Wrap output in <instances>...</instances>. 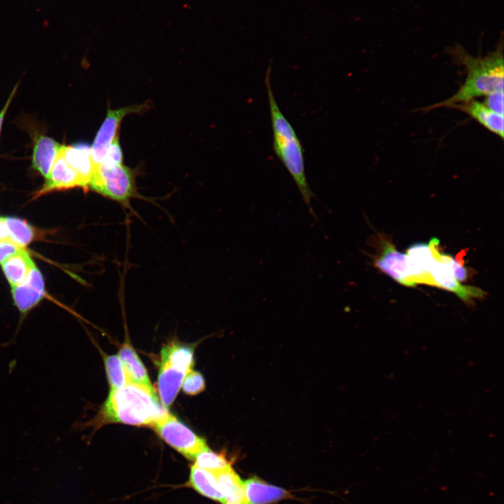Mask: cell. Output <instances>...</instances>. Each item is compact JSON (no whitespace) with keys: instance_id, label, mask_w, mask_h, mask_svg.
I'll list each match as a JSON object with an SVG mask.
<instances>
[{"instance_id":"1","label":"cell","mask_w":504,"mask_h":504,"mask_svg":"<svg viewBox=\"0 0 504 504\" xmlns=\"http://www.w3.org/2000/svg\"><path fill=\"white\" fill-rule=\"evenodd\" d=\"M169 414L154 388L129 382L120 388L111 390L99 414L85 426L95 427L102 422H115L153 426Z\"/></svg>"},{"instance_id":"2","label":"cell","mask_w":504,"mask_h":504,"mask_svg":"<svg viewBox=\"0 0 504 504\" xmlns=\"http://www.w3.org/2000/svg\"><path fill=\"white\" fill-rule=\"evenodd\" d=\"M454 62L465 67L467 76L458 91L447 99L424 107L428 111L433 108L447 107L466 102L480 96L503 90L504 65L503 43L494 52L484 57H474L461 46H456L449 50Z\"/></svg>"},{"instance_id":"3","label":"cell","mask_w":504,"mask_h":504,"mask_svg":"<svg viewBox=\"0 0 504 504\" xmlns=\"http://www.w3.org/2000/svg\"><path fill=\"white\" fill-rule=\"evenodd\" d=\"M265 83L273 132L274 152L292 176L303 202L308 206L309 212L316 218L311 204L312 198L316 196L307 182L303 147L294 128L276 102L271 86L270 66L265 74Z\"/></svg>"},{"instance_id":"4","label":"cell","mask_w":504,"mask_h":504,"mask_svg":"<svg viewBox=\"0 0 504 504\" xmlns=\"http://www.w3.org/2000/svg\"><path fill=\"white\" fill-rule=\"evenodd\" d=\"M158 391L161 402L169 406L175 400L187 373L192 369L194 351L190 346L172 343L160 353Z\"/></svg>"},{"instance_id":"5","label":"cell","mask_w":504,"mask_h":504,"mask_svg":"<svg viewBox=\"0 0 504 504\" xmlns=\"http://www.w3.org/2000/svg\"><path fill=\"white\" fill-rule=\"evenodd\" d=\"M135 170L122 164L101 162L94 167L90 189L118 202L127 203L136 194Z\"/></svg>"},{"instance_id":"6","label":"cell","mask_w":504,"mask_h":504,"mask_svg":"<svg viewBox=\"0 0 504 504\" xmlns=\"http://www.w3.org/2000/svg\"><path fill=\"white\" fill-rule=\"evenodd\" d=\"M152 427L163 440L189 459L194 460L197 454L209 448L204 439L170 413Z\"/></svg>"},{"instance_id":"7","label":"cell","mask_w":504,"mask_h":504,"mask_svg":"<svg viewBox=\"0 0 504 504\" xmlns=\"http://www.w3.org/2000/svg\"><path fill=\"white\" fill-rule=\"evenodd\" d=\"M149 106L147 103H144L118 109L108 108L106 118L97 133L90 148L94 167L101 163L109 146L115 138L118 136V129L123 118L130 113L144 112Z\"/></svg>"},{"instance_id":"8","label":"cell","mask_w":504,"mask_h":504,"mask_svg":"<svg viewBox=\"0 0 504 504\" xmlns=\"http://www.w3.org/2000/svg\"><path fill=\"white\" fill-rule=\"evenodd\" d=\"M432 254L433 258L428 272L435 286L454 293L459 298L468 303L472 302V298H482L486 295L484 291L477 287L462 285L455 278L450 267L440 260L433 251Z\"/></svg>"},{"instance_id":"9","label":"cell","mask_w":504,"mask_h":504,"mask_svg":"<svg viewBox=\"0 0 504 504\" xmlns=\"http://www.w3.org/2000/svg\"><path fill=\"white\" fill-rule=\"evenodd\" d=\"M45 293L43 278L36 265L22 284L12 287L14 302L22 316L36 306L44 298Z\"/></svg>"},{"instance_id":"10","label":"cell","mask_w":504,"mask_h":504,"mask_svg":"<svg viewBox=\"0 0 504 504\" xmlns=\"http://www.w3.org/2000/svg\"><path fill=\"white\" fill-rule=\"evenodd\" d=\"M76 187L88 189L83 178L66 161L60 149L46 183L36 192L35 197H37L54 190H66Z\"/></svg>"},{"instance_id":"11","label":"cell","mask_w":504,"mask_h":504,"mask_svg":"<svg viewBox=\"0 0 504 504\" xmlns=\"http://www.w3.org/2000/svg\"><path fill=\"white\" fill-rule=\"evenodd\" d=\"M450 108H456L465 113L486 129L498 135L501 139L503 138V115L491 111L485 106L484 103L472 99L453 105Z\"/></svg>"},{"instance_id":"12","label":"cell","mask_w":504,"mask_h":504,"mask_svg":"<svg viewBox=\"0 0 504 504\" xmlns=\"http://www.w3.org/2000/svg\"><path fill=\"white\" fill-rule=\"evenodd\" d=\"M62 145L53 139L38 135L34 139L32 166L47 178L59 153Z\"/></svg>"},{"instance_id":"13","label":"cell","mask_w":504,"mask_h":504,"mask_svg":"<svg viewBox=\"0 0 504 504\" xmlns=\"http://www.w3.org/2000/svg\"><path fill=\"white\" fill-rule=\"evenodd\" d=\"M61 151L66 161L83 178L88 189L94 171L90 148L84 144L62 145Z\"/></svg>"},{"instance_id":"14","label":"cell","mask_w":504,"mask_h":504,"mask_svg":"<svg viewBox=\"0 0 504 504\" xmlns=\"http://www.w3.org/2000/svg\"><path fill=\"white\" fill-rule=\"evenodd\" d=\"M246 504H269L287 496V491L257 477L244 481Z\"/></svg>"},{"instance_id":"15","label":"cell","mask_w":504,"mask_h":504,"mask_svg":"<svg viewBox=\"0 0 504 504\" xmlns=\"http://www.w3.org/2000/svg\"><path fill=\"white\" fill-rule=\"evenodd\" d=\"M1 265L11 287L22 284L35 265L27 251L23 248L8 256Z\"/></svg>"},{"instance_id":"16","label":"cell","mask_w":504,"mask_h":504,"mask_svg":"<svg viewBox=\"0 0 504 504\" xmlns=\"http://www.w3.org/2000/svg\"><path fill=\"white\" fill-rule=\"evenodd\" d=\"M214 474L225 498V503L246 504L244 482L231 466Z\"/></svg>"},{"instance_id":"17","label":"cell","mask_w":504,"mask_h":504,"mask_svg":"<svg viewBox=\"0 0 504 504\" xmlns=\"http://www.w3.org/2000/svg\"><path fill=\"white\" fill-rule=\"evenodd\" d=\"M118 355L124 365L130 382L153 388L143 363L130 344L125 343Z\"/></svg>"},{"instance_id":"18","label":"cell","mask_w":504,"mask_h":504,"mask_svg":"<svg viewBox=\"0 0 504 504\" xmlns=\"http://www.w3.org/2000/svg\"><path fill=\"white\" fill-rule=\"evenodd\" d=\"M190 483L200 494L223 504L225 503V498L213 472L194 464L190 468Z\"/></svg>"},{"instance_id":"19","label":"cell","mask_w":504,"mask_h":504,"mask_svg":"<svg viewBox=\"0 0 504 504\" xmlns=\"http://www.w3.org/2000/svg\"><path fill=\"white\" fill-rule=\"evenodd\" d=\"M382 253L379 258L403 279L405 286H415L410 281L411 273L407 254L397 251L394 245L387 240H382Z\"/></svg>"},{"instance_id":"20","label":"cell","mask_w":504,"mask_h":504,"mask_svg":"<svg viewBox=\"0 0 504 504\" xmlns=\"http://www.w3.org/2000/svg\"><path fill=\"white\" fill-rule=\"evenodd\" d=\"M2 218L10 240L19 247L26 246L35 238L34 227L24 220L15 217H2Z\"/></svg>"},{"instance_id":"21","label":"cell","mask_w":504,"mask_h":504,"mask_svg":"<svg viewBox=\"0 0 504 504\" xmlns=\"http://www.w3.org/2000/svg\"><path fill=\"white\" fill-rule=\"evenodd\" d=\"M104 360L111 390L120 388L130 382L124 365L118 355L105 356Z\"/></svg>"},{"instance_id":"22","label":"cell","mask_w":504,"mask_h":504,"mask_svg":"<svg viewBox=\"0 0 504 504\" xmlns=\"http://www.w3.org/2000/svg\"><path fill=\"white\" fill-rule=\"evenodd\" d=\"M194 460L195 461V465L213 473L231 466L228 461L223 455L212 451L209 448L197 454Z\"/></svg>"},{"instance_id":"23","label":"cell","mask_w":504,"mask_h":504,"mask_svg":"<svg viewBox=\"0 0 504 504\" xmlns=\"http://www.w3.org/2000/svg\"><path fill=\"white\" fill-rule=\"evenodd\" d=\"M181 387L186 394H198L205 388L204 379L201 373L192 369L186 375Z\"/></svg>"},{"instance_id":"24","label":"cell","mask_w":504,"mask_h":504,"mask_svg":"<svg viewBox=\"0 0 504 504\" xmlns=\"http://www.w3.org/2000/svg\"><path fill=\"white\" fill-rule=\"evenodd\" d=\"M122 162L123 155L118 136L109 146L104 158L101 162L106 164H118L123 163Z\"/></svg>"},{"instance_id":"25","label":"cell","mask_w":504,"mask_h":504,"mask_svg":"<svg viewBox=\"0 0 504 504\" xmlns=\"http://www.w3.org/2000/svg\"><path fill=\"white\" fill-rule=\"evenodd\" d=\"M503 90H496L486 95L483 103L491 111L503 115Z\"/></svg>"},{"instance_id":"26","label":"cell","mask_w":504,"mask_h":504,"mask_svg":"<svg viewBox=\"0 0 504 504\" xmlns=\"http://www.w3.org/2000/svg\"><path fill=\"white\" fill-rule=\"evenodd\" d=\"M20 248L21 247L9 241H0V263L8 256L18 251Z\"/></svg>"},{"instance_id":"27","label":"cell","mask_w":504,"mask_h":504,"mask_svg":"<svg viewBox=\"0 0 504 504\" xmlns=\"http://www.w3.org/2000/svg\"><path fill=\"white\" fill-rule=\"evenodd\" d=\"M18 85H15V87L13 88V91L11 92L9 97H8V99H7V102H6V104L4 105V108H3L1 109V111H0V132H1V126H2V123H3V121H4L5 115H6V111H7V110H8V106H9V105H10V102H11L13 97H14V94H15V93L17 89H18Z\"/></svg>"},{"instance_id":"28","label":"cell","mask_w":504,"mask_h":504,"mask_svg":"<svg viewBox=\"0 0 504 504\" xmlns=\"http://www.w3.org/2000/svg\"><path fill=\"white\" fill-rule=\"evenodd\" d=\"M11 241L9 239L8 233L4 223L3 218L2 217H0V241Z\"/></svg>"},{"instance_id":"29","label":"cell","mask_w":504,"mask_h":504,"mask_svg":"<svg viewBox=\"0 0 504 504\" xmlns=\"http://www.w3.org/2000/svg\"><path fill=\"white\" fill-rule=\"evenodd\" d=\"M223 504H227V503H223Z\"/></svg>"}]
</instances>
